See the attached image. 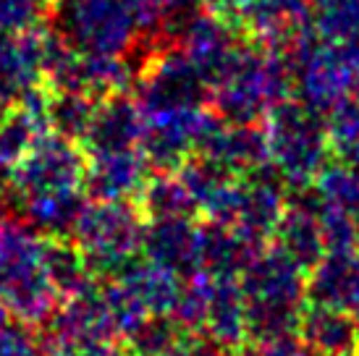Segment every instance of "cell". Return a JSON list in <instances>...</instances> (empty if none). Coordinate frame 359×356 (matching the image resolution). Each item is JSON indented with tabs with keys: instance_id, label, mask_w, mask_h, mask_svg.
I'll list each match as a JSON object with an SVG mask.
<instances>
[{
	"instance_id": "6da1fadb",
	"label": "cell",
	"mask_w": 359,
	"mask_h": 356,
	"mask_svg": "<svg viewBox=\"0 0 359 356\" xmlns=\"http://www.w3.org/2000/svg\"><path fill=\"white\" fill-rule=\"evenodd\" d=\"M307 270L278 249L265 247L239 275L247 304L250 343H273L294 336L299 327L302 307L307 304Z\"/></svg>"
},
{
	"instance_id": "7a4b0ae2",
	"label": "cell",
	"mask_w": 359,
	"mask_h": 356,
	"mask_svg": "<svg viewBox=\"0 0 359 356\" xmlns=\"http://www.w3.org/2000/svg\"><path fill=\"white\" fill-rule=\"evenodd\" d=\"M45 236L16 210H0V288L11 317L42 327L60 307L45 273Z\"/></svg>"
},
{
	"instance_id": "3957f363",
	"label": "cell",
	"mask_w": 359,
	"mask_h": 356,
	"mask_svg": "<svg viewBox=\"0 0 359 356\" xmlns=\"http://www.w3.org/2000/svg\"><path fill=\"white\" fill-rule=\"evenodd\" d=\"M144 223L147 218L137 202H87L71 238L84 252L97 280H113L142 257Z\"/></svg>"
},
{
	"instance_id": "277c9868",
	"label": "cell",
	"mask_w": 359,
	"mask_h": 356,
	"mask_svg": "<svg viewBox=\"0 0 359 356\" xmlns=\"http://www.w3.org/2000/svg\"><path fill=\"white\" fill-rule=\"evenodd\" d=\"M276 165L289 189H307L318 181L328 160V142L315 121L289 118L276 129L273 139Z\"/></svg>"
},
{
	"instance_id": "5b68a950",
	"label": "cell",
	"mask_w": 359,
	"mask_h": 356,
	"mask_svg": "<svg viewBox=\"0 0 359 356\" xmlns=\"http://www.w3.org/2000/svg\"><path fill=\"white\" fill-rule=\"evenodd\" d=\"M84 170L87 165L76 149L48 142L34 149L29 158L16 163L11 173V194L21 199L53 189H81Z\"/></svg>"
},
{
	"instance_id": "8992f818",
	"label": "cell",
	"mask_w": 359,
	"mask_h": 356,
	"mask_svg": "<svg viewBox=\"0 0 359 356\" xmlns=\"http://www.w3.org/2000/svg\"><path fill=\"white\" fill-rule=\"evenodd\" d=\"M318 210V189H297L294 197H289V202H286V210H283L278 226L273 231L276 247L283 249L307 273L328 254L325 238H323V228H320Z\"/></svg>"
},
{
	"instance_id": "52a82bcc",
	"label": "cell",
	"mask_w": 359,
	"mask_h": 356,
	"mask_svg": "<svg viewBox=\"0 0 359 356\" xmlns=\"http://www.w3.org/2000/svg\"><path fill=\"white\" fill-rule=\"evenodd\" d=\"M142 257L165 267L179 278H191L202 270L200 220L197 218H152L144 223Z\"/></svg>"
},
{
	"instance_id": "ba28073f",
	"label": "cell",
	"mask_w": 359,
	"mask_h": 356,
	"mask_svg": "<svg viewBox=\"0 0 359 356\" xmlns=\"http://www.w3.org/2000/svg\"><path fill=\"white\" fill-rule=\"evenodd\" d=\"M286 189L289 184L283 181L278 170L273 173V170L252 168L250 176L239 181L231 223L262 241H270L283 210H286V202H289Z\"/></svg>"
},
{
	"instance_id": "9c48e42d",
	"label": "cell",
	"mask_w": 359,
	"mask_h": 356,
	"mask_svg": "<svg viewBox=\"0 0 359 356\" xmlns=\"http://www.w3.org/2000/svg\"><path fill=\"white\" fill-rule=\"evenodd\" d=\"M268 244L270 241L252 236L233 223H220V220L200 223L202 270L215 278H239Z\"/></svg>"
},
{
	"instance_id": "30bf717a",
	"label": "cell",
	"mask_w": 359,
	"mask_h": 356,
	"mask_svg": "<svg viewBox=\"0 0 359 356\" xmlns=\"http://www.w3.org/2000/svg\"><path fill=\"white\" fill-rule=\"evenodd\" d=\"M202 341L223 348L226 354L250 343L247 338V304L236 278H215L210 286L208 312L202 322Z\"/></svg>"
},
{
	"instance_id": "8fae6325",
	"label": "cell",
	"mask_w": 359,
	"mask_h": 356,
	"mask_svg": "<svg viewBox=\"0 0 359 356\" xmlns=\"http://www.w3.org/2000/svg\"><path fill=\"white\" fill-rule=\"evenodd\" d=\"M307 275L309 301L344 309L359 322V249L328 252Z\"/></svg>"
},
{
	"instance_id": "7c38bea8",
	"label": "cell",
	"mask_w": 359,
	"mask_h": 356,
	"mask_svg": "<svg viewBox=\"0 0 359 356\" xmlns=\"http://www.w3.org/2000/svg\"><path fill=\"white\" fill-rule=\"evenodd\" d=\"M297 336L312 356H357L359 351V322L349 312L328 304L307 301L302 307Z\"/></svg>"
},
{
	"instance_id": "4fadbf2b",
	"label": "cell",
	"mask_w": 359,
	"mask_h": 356,
	"mask_svg": "<svg viewBox=\"0 0 359 356\" xmlns=\"http://www.w3.org/2000/svg\"><path fill=\"white\" fill-rule=\"evenodd\" d=\"M144 181H147L144 163L137 155L121 149V152H102L84 170L81 189L92 202H129L140 197Z\"/></svg>"
},
{
	"instance_id": "5bb4252c",
	"label": "cell",
	"mask_w": 359,
	"mask_h": 356,
	"mask_svg": "<svg viewBox=\"0 0 359 356\" xmlns=\"http://www.w3.org/2000/svg\"><path fill=\"white\" fill-rule=\"evenodd\" d=\"M181 184L187 186L191 202L208 220L231 223L239 181L220 163H181Z\"/></svg>"
},
{
	"instance_id": "9a60e30c",
	"label": "cell",
	"mask_w": 359,
	"mask_h": 356,
	"mask_svg": "<svg viewBox=\"0 0 359 356\" xmlns=\"http://www.w3.org/2000/svg\"><path fill=\"white\" fill-rule=\"evenodd\" d=\"M84 207H87L84 189H53L21 197L16 212L24 220H29L42 236H71Z\"/></svg>"
},
{
	"instance_id": "2e32d148",
	"label": "cell",
	"mask_w": 359,
	"mask_h": 356,
	"mask_svg": "<svg viewBox=\"0 0 359 356\" xmlns=\"http://www.w3.org/2000/svg\"><path fill=\"white\" fill-rule=\"evenodd\" d=\"M113 280H118L147 315H170L181 296V286H184V278L144 257L134 259Z\"/></svg>"
},
{
	"instance_id": "e0dca14e",
	"label": "cell",
	"mask_w": 359,
	"mask_h": 356,
	"mask_svg": "<svg viewBox=\"0 0 359 356\" xmlns=\"http://www.w3.org/2000/svg\"><path fill=\"white\" fill-rule=\"evenodd\" d=\"M45 273L60 301L76 299L97 286L84 252L71 236H45Z\"/></svg>"
},
{
	"instance_id": "ac0fdd59",
	"label": "cell",
	"mask_w": 359,
	"mask_h": 356,
	"mask_svg": "<svg viewBox=\"0 0 359 356\" xmlns=\"http://www.w3.org/2000/svg\"><path fill=\"white\" fill-rule=\"evenodd\" d=\"M137 207L147 220L152 218H200V212L191 202L187 186L181 184V178L158 176L144 181Z\"/></svg>"
},
{
	"instance_id": "d6986e66",
	"label": "cell",
	"mask_w": 359,
	"mask_h": 356,
	"mask_svg": "<svg viewBox=\"0 0 359 356\" xmlns=\"http://www.w3.org/2000/svg\"><path fill=\"white\" fill-rule=\"evenodd\" d=\"M189 336L173 315H147L123 338V351L126 356H160Z\"/></svg>"
},
{
	"instance_id": "ffe728a7",
	"label": "cell",
	"mask_w": 359,
	"mask_h": 356,
	"mask_svg": "<svg viewBox=\"0 0 359 356\" xmlns=\"http://www.w3.org/2000/svg\"><path fill=\"white\" fill-rule=\"evenodd\" d=\"M318 194L328 205L349 212L351 218H359V168L341 163V165H328L320 170L318 176Z\"/></svg>"
},
{
	"instance_id": "44dd1931",
	"label": "cell",
	"mask_w": 359,
	"mask_h": 356,
	"mask_svg": "<svg viewBox=\"0 0 359 356\" xmlns=\"http://www.w3.org/2000/svg\"><path fill=\"white\" fill-rule=\"evenodd\" d=\"M320 228H323V238H325V249L328 252H346V249H357V220L349 212L333 207L325 199L320 197Z\"/></svg>"
},
{
	"instance_id": "7402d4cb",
	"label": "cell",
	"mask_w": 359,
	"mask_h": 356,
	"mask_svg": "<svg viewBox=\"0 0 359 356\" xmlns=\"http://www.w3.org/2000/svg\"><path fill=\"white\" fill-rule=\"evenodd\" d=\"M333 147L344 163L359 168V102L339 110L333 121Z\"/></svg>"
},
{
	"instance_id": "603a6c76",
	"label": "cell",
	"mask_w": 359,
	"mask_h": 356,
	"mask_svg": "<svg viewBox=\"0 0 359 356\" xmlns=\"http://www.w3.org/2000/svg\"><path fill=\"white\" fill-rule=\"evenodd\" d=\"M0 356H45L37 330L19 320L0 322Z\"/></svg>"
},
{
	"instance_id": "cb8c5ba5",
	"label": "cell",
	"mask_w": 359,
	"mask_h": 356,
	"mask_svg": "<svg viewBox=\"0 0 359 356\" xmlns=\"http://www.w3.org/2000/svg\"><path fill=\"white\" fill-rule=\"evenodd\" d=\"M191 356H231V354H226L223 348H218V346H212V343H208V341H197L194 343V351H191Z\"/></svg>"
},
{
	"instance_id": "d4e9b609",
	"label": "cell",
	"mask_w": 359,
	"mask_h": 356,
	"mask_svg": "<svg viewBox=\"0 0 359 356\" xmlns=\"http://www.w3.org/2000/svg\"><path fill=\"white\" fill-rule=\"evenodd\" d=\"M357 249H359V218H357Z\"/></svg>"
},
{
	"instance_id": "484cf974",
	"label": "cell",
	"mask_w": 359,
	"mask_h": 356,
	"mask_svg": "<svg viewBox=\"0 0 359 356\" xmlns=\"http://www.w3.org/2000/svg\"><path fill=\"white\" fill-rule=\"evenodd\" d=\"M357 356H359V351H357Z\"/></svg>"
}]
</instances>
